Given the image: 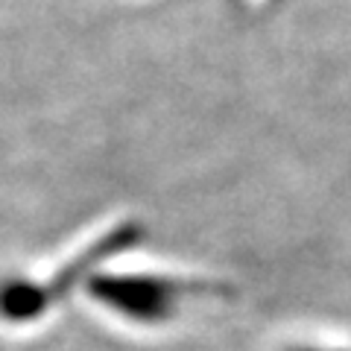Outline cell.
Here are the masks:
<instances>
[{
	"label": "cell",
	"mask_w": 351,
	"mask_h": 351,
	"mask_svg": "<svg viewBox=\"0 0 351 351\" xmlns=\"http://www.w3.org/2000/svg\"><path fill=\"white\" fill-rule=\"evenodd\" d=\"M144 237V228L135 223H123L114 226L112 232H106L100 240H94L85 252H80L68 267H62L56 276L47 284H36V281H6L0 284V316L9 322H32L47 311L53 302H59L62 295H68L80 281L91 278L94 267L106 258L117 255L129 246H135Z\"/></svg>",
	"instance_id": "obj_1"
},
{
	"label": "cell",
	"mask_w": 351,
	"mask_h": 351,
	"mask_svg": "<svg viewBox=\"0 0 351 351\" xmlns=\"http://www.w3.org/2000/svg\"><path fill=\"white\" fill-rule=\"evenodd\" d=\"M88 293L108 311L141 325H161L176 316L184 293H205L208 284H188L164 276H91L85 281Z\"/></svg>",
	"instance_id": "obj_2"
},
{
	"label": "cell",
	"mask_w": 351,
	"mask_h": 351,
	"mask_svg": "<svg viewBox=\"0 0 351 351\" xmlns=\"http://www.w3.org/2000/svg\"><path fill=\"white\" fill-rule=\"evenodd\" d=\"M290 351H343V348H290Z\"/></svg>",
	"instance_id": "obj_3"
}]
</instances>
